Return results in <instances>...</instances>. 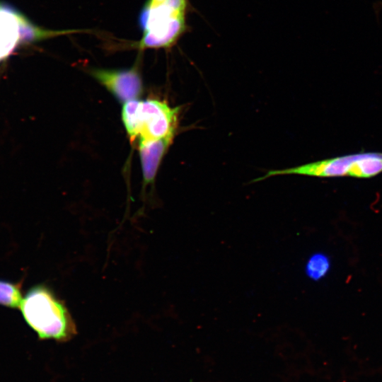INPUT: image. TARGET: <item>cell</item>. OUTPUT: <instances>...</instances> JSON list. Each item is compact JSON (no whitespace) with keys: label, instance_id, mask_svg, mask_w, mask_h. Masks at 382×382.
Returning a JSON list of instances; mask_svg holds the SVG:
<instances>
[{"label":"cell","instance_id":"obj_10","mask_svg":"<svg viewBox=\"0 0 382 382\" xmlns=\"http://www.w3.org/2000/svg\"><path fill=\"white\" fill-rule=\"evenodd\" d=\"M165 0H149V1L146 3L150 6H154L156 5H158L163 2Z\"/></svg>","mask_w":382,"mask_h":382},{"label":"cell","instance_id":"obj_9","mask_svg":"<svg viewBox=\"0 0 382 382\" xmlns=\"http://www.w3.org/2000/svg\"><path fill=\"white\" fill-rule=\"evenodd\" d=\"M22 282H13L0 279V306L8 308H19L22 295Z\"/></svg>","mask_w":382,"mask_h":382},{"label":"cell","instance_id":"obj_2","mask_svg":"<svg viewBox=\"0 0 382 382\" xmlns=\"http://www.w3.org/2000/svg\"><path fill=\"white\" fill-rule=\"evenodd\" d=\"M179 108L156 99L132 100L124 103L122 120L129 137L138 143L174 137Z\"/></svg>","mask_w":382,"mask_h":382},{"label":"cell","instance_id":"obj_1","mask_svg":"<svg viewBox=\"0 0 382 382\" xmlns=\"http://www.w3.org/2000/svg\"><path fill=\"white\" fill-rule=\"evenodd\" d=\"M19 308L25 322L40 340L65 342L76 334V324L64 301L44 284L30 288Z\"/></svg>","mask_w":382,"mask_h":382},{"label":"cell","instance_id":"obj_5","mask_svg":"<svg viewBox=\"0 0 382 382\" xmlns=\"http://www.w3.org/2000/svg\"><path fill=\"white\" fill-rule=\"evenodd\" d=\"M66 33L69 31L37 27L21 13L0 4V60L7 57L22 42H37Z\"/></svg>","mask_w":382,"mask_h":382},{"label":"cell","instance_id":"obj_7","mask_svg":"<svg viewBox=\"0 0 382 382\" xmlns=\"http://www.w3.org/2000/svg\"><path fill=\"white\" fill-rule=\"evenodd\" d=\"M174 137L138 143L139 158L145 185L154 182L161 160Z\"/></svg>","mask_w":382,"mask_h":382},{"label":"cell","instance_id":"obj_3","mask_svg":"<svg viewBox=\"0 0 382 382\" xmlns=\"http://www.w3.org/2000/svg\"><path fill=\"white\" fill-rule=\"evenodd\" d=\"M381 173H382V153L364 152L308 163L293 168L272 170L253 181H261L280 175L369 178Z\"/></svg>","mask_w":382,"mask_h":382},{"label":"cell","instance_id":"obj_8","mask_svg":"<svg viewBox=\"0 0 382 382\" xmlns=\"http://www.w3.org/2000/svg\"><path fill=\"white\" fill-rule=\"evenodd\" d=\"M332 268L330 256L323 251H316L309 255L303 266L304 274L313 282L325 279Z\"/></svg>","mask_w":382,"mask_h":382},{"label":"cell","instance_id":"obj_6","mask_svg":"<svg viewBox=\"0 0 382 382\" xmlns=\"http://www.w3.org/2000/svg\"><path fill=\"white\" fill-rule=\"evenodd\" d=\"M90 74L121 102L137 99L143 90L137 67L119 70L93 69Z\"/></svg>","mask_w":382,"mask_h":382},{"label":"cell","instance_id":"obj_4","mask_svg":"<svg viewBox=\"0 0 382 382\" xmlns=\"http://www.w3.org/2000/svg\"><path fill=\"white\" fill-rule=\"evenodd\" d=\"M185 0H165L154 6L147 4L139 16L144 35L140 49L170 46L185 29Z\"/></svg>","mask_w":382,"mask_h":382}]
</instances>
